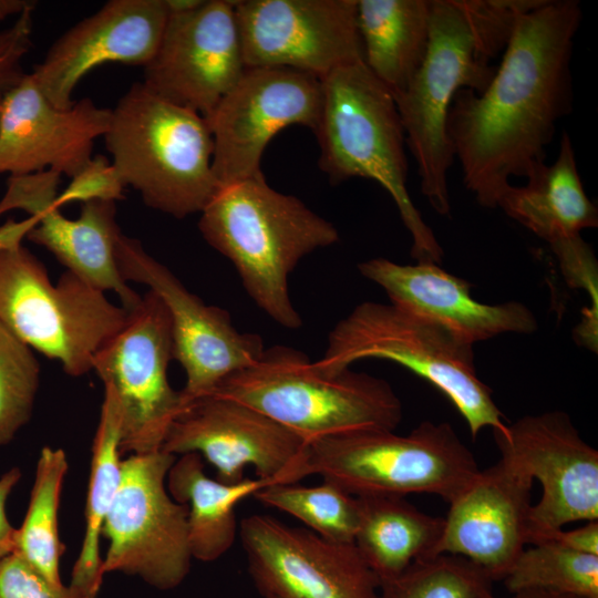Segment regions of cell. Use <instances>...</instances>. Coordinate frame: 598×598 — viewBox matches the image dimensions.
<instances>
[{
  "label": "cell",
  "instance_id": "836d02e7",
  "mask_svg": "<svg viewBox=\"0 0 598 598\" xmlns=\"http://www.w3.org/2000/svg\"><path fill=\"white\" fill-rule=\"evenodd\" d=\"M0 598H96L78 587L53 584L18 553L0 558Z\"/></svg>",
  "mask_w": 598,
  "mask_h": 598
},
{
  "label": "cell",
  "instance_id": "4dcf8cb0",
  "mask_svg": "<svg viewBox=\"0 0 598 598\" xmlns=\"http://www.w3.org/2000/svg\"><path fill=\"white\" fill-rule=\"evenodd\" d=\"M503 580L513 595L544 590L598 598V556L548 542L533 544L524 548Z\"/></svg>",
  "mask_w": 598,
  "mask_h": 598
},
{
  "label": "cell",
  "instance_id": "484cf974",
  "mask_svg": "<svg viewBox=\"0 0 598 598\" xmlns=\"http://www.w3.org/2000/svg\"><path fill=\"white\" fill-rule=\"evenodd\" d=\"M357 501L359 520L353 544L380 582L432 557L444 518L425 514L401 496L364 495Z\"/></svg>",
  "mask_w": 598,
  "mask_h": 598
},
{
  "label": "cell",
  "instance_id": "cb8c5ba5",
  "mask_svg": "<svg viewBox=\"0 0 598 598\" xmlns=\"http://www.w3.org/2000/svg\"><path fill=\"white\" fill-rule=\"evenodd\" d=\"M525 178L523 186L509 184L497 207L549 245L598 226V210L582 187L567 132L561 134L555 162L537 163Z\"/></svg>",
  "mask_w": 598,
  "mask_h": 598
},
{
  "label": "cell",
  "instance_id": "5bb4252c",
  "mask_svg": "<svg viewBox=\"0 0 598 598\" xmlns=\"http://www.w3.org/2000/svg\"><path fill=\"white\" fill-rule=\"evenodd\" d=\"M321 107L318 78L286 68H246L206 118L219 188L261 175V157L269 141L293 124L315 131Z\"/></svg>",
  "mask_w": 598,
  "mask_h": 598
},
{
  "label": "cell",
  "instance_id": "ab89813d",
  "mask_svg": "<svg viewBox=\"0 0 598 598\" xmlns=\"http://www.w3.org/2000/svg\"><path fill=\"white\" fill-rule=\"evenodd\" d=\"M35 1L30 0H0V21L8 17L23 13L27 9L35 7Z\"/></svg>",
  "mask_w": 598,
  "mask_h": 598
},
{
  "label": "cell",
  "instance_id": "5b68a950",
  "mask_svg": "<svg viewBox=\"0 0 598 598\" xmlns=\"http://www.w3.org/2000/svg\"><path fill=\"white\" fill-rule=\"evenodd\" d=\"M124 186L151 208L182 219L202 213L219 189L205 117L134 83L111 110L103 136Z\"/></svg>",
  "mask_w": 598,
  "mask_h": 598
},
{
  "label": "cell",
  "instance_id": "4316f807",
  "mask_svg": "<svg viewBox=\"0 0 598 598\" xmlns=\"http://www.w3.org/2000/svg\"><path fill=\"white\" fill-rule=\"evenodd\" d=\"M269 486L259 478L225 484L204 471L200 455L187 453L171 466L166 487L174 501L185 504L188 545L194 559L217 560L233 546L237 534L236 505L247 496Z\"/></svg>",
  "mask_w": 598,
  "mask_h": 598
},
{
  "label": "cell",
  "instance_id": "9c48e42d",
  "mask_svg": "<svg viewBox=\"0 0 598 598\" xmlns=\"http://www.w3.org/2000/svg\"><path fill=\"white\" fill-rule=\"evenodd\" d=\"M127 315L68 270L52 283L22 243L0 246V323L31 349L59 361L65 373L91 371L95 353Z\"/></svg>",
  "mask_w": 598,
  "mask_h": 598
},
{
  "label": "cell",
  "instance_id": "44dd1931",
  "mask_svg": "<svg viewBox=\"0 0 598 598\" xmlns=\"http://www.w3.org/2000/svg\"><path fill=\"white\" fill-rule=\"evenodd\" d=\"M111 110L82 99L66 110L51 104L31 74L2 95L0 174L53 171L76 175L92 158L94 141L104 136Z\"/></svg>",
  "mask_w": 598,
  "mask_h": 598
},
{
  "label": "cell",
  "instance_id": "2e32d148",
  "mask_svg": "<svg viewBox=\"0 0 598 598\" xmlns=\"http://www.w3.org/2000/svg\"><path fill=\"white\" fill-rule=\"evenodd\" d=\"M239 536L262 598H378L380 580L355 545L327 540L269 515L244 518Z\"/></svg>",
  "mask_w": 598,
  "mask_h": 598
},
{
  "label": "cell",
  "instance_id": "7a4b0ae2",
  "mask_svg": "<svg viewBox=\"0 0 598 598\" xmlns=\"http://www.w3.org/2000/svg\"><path fill=\"white\" fill-rule=\"evenodd\" d=\"M540 0H431L425 59L408 85L392 94L432 208L451 209L447 173L455 157L446 132L452 101L461 90L482 93L496 73L517 17Z\"/></svg>",
  "mask_w": 598,
  "mask_h": 598
},
{
  "label": "cell",
  "instance_id": "8992f818",
  "mask_svg": "<svg viewBox=\"0 0 598 598\" xmlns=\"http://www.w3.org/2000/svg\"><path fill=\"white\" fill-rule=\"evenodd\" d=\"M209 394L266 414L307 444L355 431H394L402 420L401 401L385 380L350 369L324 375L303 352L286 346L265 349Z\"/></svg>",
  "mask_w": 598,
  "mask_h": 598
},
{
  "label": "cell",
  "instance_id": "ba28073f",
  "mask_svg": "<svg viewBox=\"0 0 598 598\" xmlns=\"http://www.w3.org/2000/svg\"><path fill=\"white\" fill-rule=\"evenodd\" d=\"M480 471L451 424L423 421L408 435L364 430L313 441L302 477L317 474L355 497L425 493L451 504Z\"/></svg>",
  "mask_w": 598,
  "mask_h": 598
},
{
  "label": "cell",
  "instance_id": "8fae6325",
  "mask_svg": "<svg viewBox=\"0 0 598 598\" xmlns=\"http://www.w3.org/2000/svg\"><path fill=\"white\" fill-rule=\"evenodd\" d=\"M171 360V319L162 300L148 290L92 361V370L117 404L122 454L162 450L183 409L181 391L168 381Z\"/></svg>",
  "mask_w": 598,
  "mask_h": 598
},
{
  "label": "cell",
  "instance_id": "7c38bea8",
  "mask_svg": "<svg viewBox=\"0 0 598 598\" xmlns=\"http://www.w3.org/2000/svg\"><path fill=\"white\" fill-rule=\"evenodd\" d=\"M115 257L122 278L146 285L167 309L173 360L186 374L181 391L183 406L209 394L225 378L260 358L265 347L259 334L238 331L228 311L192 293L138 239L121 234Z\"/></svg>",
  "mask_w": 598,
  "mask_h": 598
},
{
  "label": "cell",
  "instance_id": "4fadbf2b",
  "mask_svg": "<svg viewBox=\"0 0 598 598\" xmlns=\"http://www.w3.org/2000/svg\"><path fill=\"white\" fill-rule=\"evenodd\" d=\"M307 443L295 432L243 403L206 394L186 403L173 421L162 450L196 453L225 484L245 480L247 466L257 478L275 484L302 480Z\"/></svg>",
  "mask_w": 598,
  "mask_h": 598
},
{
  "label": "cell",
  "instance_id": "1f68e13d",
  "mask_svg": "<svg viewBox=\"0 0 598 598\" xmlns=\"http://www.w3.org/2000/svg\"><path fill=\"white\" fill-rule=\"evenodd\" d=\"M492 582L467 559L442 554L420 559L399 576L381 581L378 598H476Z\"/></svg>",
  "mask_w": 598,
  "mask_h": 598
},
{
  "label": "cell",
  "instance_id": "30bf717a",
  "mask_svg": "<svg viewBox=\"0 0 598 598\" xmlns=\"http://www.w3.org/2000/svg\"><path fill=\"white\" fill-rule=\"evenodd\" d=\"M175 460L159 450L122 461L120 486L102 527L109 543L104 575L136 576L159 590L174 589L187 577L193 559L188 508L174 501L166 487Z\"/></svg>",
  "mask_w": 598,
  "mask_h": 598
},
{
  "label": "cell",
  "instance_id": "d4e9b609",
  "mask_svg": "<svg viewBox=\"0 0 598 598\" xmlns=\"http://www.w3.org/2000/svg\"><path fill=\"white\" fill-rule=\"evenodd\" d=\"M431 0H357L363 61L392 94L404 91L429 47Z\"/></svg>",
  "mask_w": 598,
  "mask_h": 598
},
{
  "label": "cell",
  "instance_id": "ffe728a7",
  "mask_svg": "<svg viewBox=\"0 0 598 598\" xmlns=\"http://www.w3.org/2000/svg\"><path fill=\"white\" fill-rule=\"evenodd\" d=\"M168 11L165 0H111L56 39L30 73L48 101L70 109L72 93L109 62L145 66L154 56Z\"/></svg>",
  "mask_w": 598,
  "mask_h": 598
},
{
  "label": "cell",
  "instance_id": "d590c367",
  "mask_svg": "<svg viewBox=\"0 0 598 598\" xmlns=\"http://www.w3.org/2000/svg\"><path fill=\"white\" fill-rule=\"evenodd\" d=\"M27 9L16 22L0 31V94L19 84L27 75L22 60L32 48L33 11Z\"/></svg>",
  "mask_w": 598,
  "mask_h": 598
},
{
  "label": "cell",
  "instance_id": "74e56055",
  "mask_svg": "<svg viewBox=\"0 0 598 598\" xmlns=\"http://www.w3.org/2000/svg\"><path fill=\"white\" fill-rule=\"evenodd\" d=\"M20 478L21 471L18 467H12L0 476V558L16 548L17 528L9 522L7 501Z\"/></svg>",
  "mask_w": 598,
  "mask_h": 598
},
{
  "label": "cell",
  "instance_id": "b9f144b4",
  "mask_svg": "<svg viewBox=\"0 0 598 598\" xmlns=\"http://www.w3.org/2000/svg\"><path fill=\"white\" fill-rule=\"evenodd\" d=\"M513 598H584L579 596L557 594L544 590H526L513 595Z\"/></svg>",
  "mask_w": 598,
  "mask_h": 598
},
{
  "label": "cell",
  "instance_id": "277c9868",
  "mask_svg": "<svg viewBox=\"0 0 598 598\" xmlns=\"http://www.w3.org/2000/svg\"><path fill=\"white\" fill-rule=\"evenodd\" d=\"M321 114L313 131L320 169L332 184L354 177L379 183L412 237V258L439 265L443 249L406 187L405 133L392 93L363 60L336 69L321 80Z\"/></svg>",
  "mask_w": 598,
  "mask_h": 598
},
{
  "label": "cell",
  "instance_id": "e0dca14e",
  "mask_svg": "<svg viewBox=\"0 0 598 598\" xmlns=\"http://www.w3.org/2000/svg\"><path fill=\"white\" fill-rule=\"evenodd\" d=\"M235 13L246 68H286L322 80L363 60L357 0H241Z\"/></svg>",
  "mask_w": 598,
  "mask_h": 598
},
{
  "label": "cell",
  "instance_id": "d6986e66",
  "mask_svg": "<svg viewBox=\"0 0 598 598\" xmlns=\"http://www.w3.org/2000/svg\"><path fill=\"white\" fill-rule=\"evenodd\" d=\"M61 175L47 169L9 176L0 199V215L22 209L38 218L28 233L30 241L49 250L68 271L92 287L114 291L127 311L142 296L132 290L117 268L115 249L121 236L115 202L94 199L82 203L79 218L69 219L56 206Z\"/></svg>",
  "mask_w": 598,
  "mask_h": 598
},
{
  "label": "cell",
  "instance_id": "52a82bcc",
  "mask_svg": "<svg viewBox=\"0 0 598 598\" xmlns=\"http://www.w3.org/2000/svg\"><path fill=\"white\" fill-rule=\"evenodd\" d=\"M365 359L395 362L430 382L464 417L473 439L484 427L506 426L492 390L476 373L473 346L427 320L392 303L362 302L334 326L313 364L336 375Z\"/></svg>",
  "mask_w": 598,
  "mask_h": 598
},
{
  "label": "cell",
  "instance_id": "e575fe53",
  "mask_svg": "<svg viewBox=\"0 0 598 598\" xmlns=\"http://www.w3.org/2000/svg\"><path fill=\"white\" fill-rule=\"evenodd\" d=\"M124 184L115 167L104 155L92 156L90 162L59 193L55 204L58 207L81 202L101 199L120 200L124 198Z\"/></svg>",
  "mask_w": 598,
  "mask_h": 598
},
{
  "label": "cell",
  "instance_id": "f35d334b",
  "mask_svg": "<svg viewBox=\"0 0 598 598\" xmlns=\"http://www.w3.org/2000/svg\"><path fill=\"white\" fill-rule=\"evenodd\" d=\"M37 224L38 218L34 216L20 221L8 219L0 226V246L22 243L23 238Z\"/></svg>",
  "mask_w": 598,
  "mask_h": 598
},
{
  "label": "cell",
  "instance_id": "603a6c76",
  "mask_svg": "<svg viewBox=\"0 0 598 598\" xmlns=\"http://www.w3.org/2000/svg\"><path fill=\"white\" fill-rule=\"evenodd\" d=\"M358 269L386 292L390 303L470 346L503 333L529 334L538 328L534 313L522 302L482 303L472 297L468 281L435 264L399 265L373 258L360 262Z\"/></svg>",
  "mask_w": 598,
  "mask_h": 598
},
{
  "label": "cell",
  "instance_id": "83f0119b",
  "mask_svg": "<svg viewBox=\"0 0 598 598\" xmlns=\"http://www.w3.org/2000/svg\"><path fill=\"white\" fill-rule=\"evenodd\" d=\"M121 421L111 390L104 388L99 424L92 444L87 483L84 535L70 585L96 596L102 581L100 551L104 519L117 493L122 476Z\"/></svg>",
  "mask_w": 598,
  "mask_h": 598
},
{
  "label": "cell",
  "instance_id": "ee69618b",
  "mask_svg": "<svg viewBox=\"0 0 598 598\" xmlns=\"http://www.w3.org/2000/svg\"><path fill=\"white\" fill-rule=\"evenodd\" d=\"M1 102H2V94H0V106H1Z\"/></svg>",
  "mask_w": 598,
  "mask_h": 598
},
{
  "label": "cell",
  "instance_id": "7402d4cb",
  "mask_svg": "<svg viewBox=\"0 0 598 598\" xmlns=\"http://www.w3.org/2000/svg\"><path fill=\"white\" fill-rule=\"evenodd\" d=\"M534 480L501 458L450 505L432 556L467 559L503 580L527 545Z\"/></svg>",
  "mask_w": 598,
  "mask_h": 598
},
{
  "label": "cell",
  "instance_id": "60d3db41",
  "mask_svg": "<svg viewBox=\"0 0 598 598\" xmlns=\"http://www.w3.org/2000/svg\"><path fill=\"white\" fill-rule=\"evenodd\" d=\"M205 0H165L168 14L184 13L199 8Z\"/></svg>",
  "mask_w": 598,
  "mask_h": 598
},
{
  "label": "cell",
  "instance_id": "6da1fadb",
  "mask_svg": "<svg viewBox=\"0 0 598 598\" xmlns=\"http://www.w3.org/2000/svg\"><path fill=\"white\" fill-rule=\"evenodd\" d=\"M581 18L576 0H540L517 17L487 87L455 94L446 132L464 185L483 207H497L512 177L545 162L558 121L571 112Z\"/></svg>",
  "mask_w": 598,
  "mask_h": 598
},
{
  "label": "cell",
  "instance_id": "8d00e7d4",
  "mask_svg": "<svg viewBox=\"0 0 598 598\" xmlns=\"http://www.w3.org/2000/svg\"><path fill=\"white\" fill-rule=\"evenodd\" d=\"M553 543L578 553L598 556V520L586 522L571 530L563 528L548 533L533 544ZM530 544V545H533Z\"/></svg>",
  "mask_w": 598,
  "mask_h": 598
},
{
  "label": "cell",
  "instance_id": "7bdbcfd3",
  "mask_svg": "<svg viewBox=\"0 0 598 598\" xmlns=\"http://www.w3.org/2000/svg\"><path fill=\"white\" fill-rule=\"evenodd\" d=\"M476 598H498L492 592V588L483 590Z\"/></svg>",
  "mask_w": 598,
  "mask_h": 598
},
{
  "label": "cell",
  "instance_id": "3957f363",
  "mask_svg": "<svg viewBox=\"0 0 598 598\" xmlns=\"http://www.w3.org/2000/svg\"><path fill=\"white\" fill-rule=\"evenodd\" d=\"M198 228L231 261L258 308L281 327L302 326L289 275L305 256L339 240L333 224L271 188L261 174L220 187L202 210Z\"/></svg>",
  "mask_w": 598,
  "mask_h": 598
},
{
  "label": "cell",
  "instance_id": "d6a6232c",
  "mask_svg": "<svg viewBox=\"0 0 598 598\" xmlns=\"http://www.w3.org/2000/svg\"><path fill=\"white\" fill-rule=\"evenodd\" d=\"M39 383L32 349L0 323V445L11 442L31 419Z\"/></svg>",
  "mask_w": 598,
  "mask_h": 598
},
{
  "label": "cell",
  "instance_id": "f1b7e54d",
  "mask_svg": "<svg viewBox=\"0 0 598 598\" xmlns=\"http://www.w3.org/2000/svg\"><path fill=\"white\" fill-rule=\"evenodd\" d=\"M69 462L59 447L44 446L38 457L24 519L16 533V548L53 584H63L60 560L64 551L59 529V507Z\"/></svg>",
  "mask_w": 598,
  "mask_h": 598
},
{
  "label": "cell",
  "instance_id": "f546056e",
  "mask_svg": "<svg viewBox=\"0 0 598 598\" xmlns=\"http://www.w3.org/2000/svg\"><path fill=\"white\" fill-rule=\"evenodd\" d=\"M254 497L267 507L285 512L320 537L351 544L359 520L357 497L328 481L315 486L275 484L259 489Z\"/></svg>",
  "mask_w": 598,
  "mask_h": 598
},
{
  "label": "cell",
  "instance_id": "ac0fdd59",
  "mask_svg": "<svg viewBox=\"0 0 598 598\" xmlns=\"http://www.w3.org/2000/svg\"><path fill=\"white\" fill-rule=\"evenodd\" d=\"M237 1L205 0L168 14L144 85L159 97L208 118L246 70L235 13Z\"/></svg>",
  "mask_w": 598,
  "mask_h": 598
},
{
  "label": "cell",
  "instance_id": "9a60e30c",
  "mask_svg": "<svg viewBox=\"0 0 598 598\" xmlns=\"http://www.w3.org/2000/svg\"><path fill=\"white\" fill-rule=\"evenodd\" d=\"M493 432L501 458L543 488L530 507L527 545L573 522L598 520V451L568 414L526 415Z\"/></svg>",
  "mask_w": 598,
  "mask_h": 598
}]
</instances>
